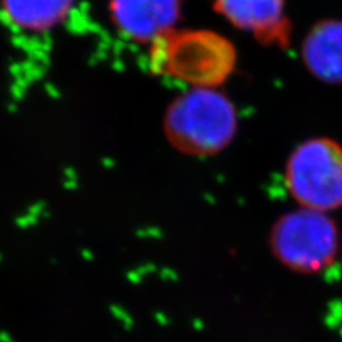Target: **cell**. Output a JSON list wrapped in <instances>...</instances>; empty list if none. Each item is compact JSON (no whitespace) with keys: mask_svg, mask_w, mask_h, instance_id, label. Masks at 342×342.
Here are the masks:
<instances>
[{"mask_svg":"<svg viewBox=\"0 0 342 342\" xmlns=\"http://www.w3.org/2000/svg\"><path fill=\"white\" fill-rule=\"evenodd\" d=\"M285 186L303 209L326 212L342 207V147L329 138L300 144L285 166Z\"/></svg>","mask_w":342,"mask_h":342,"instance_id":"277c9868","label":"cell"},{"mask_svg":"<svg viewBox=\"0 0 342 342\" xmlns=\"http://www.w3.org/2000/svg\"><path fill=\"white\" fill-rule=\"evenodd\" d=\"M212 3L232 26L263 40L277 38L285 29V0H212Z\"/></svg>","mask_w":342,"mask_h":342,"instance_id":"8992f818","label":"cell"},{"mask_svg":"<svg viewBox=\"0 0 342 342\" xmlns=\"http://www.w3.org/2000/svg\"><path fill=\"white\" fill-rule=\"evenodd\" d=\"M75 0H0V7L15 26L30 32L52 29L66 18Z\"/></svg>","mask_w":342,"mask_h":342,"instance_id":"ba28073f","label":"cell"},{"mask_svg":"<svg viewBox=\"0 0 342 342\" xmlns=\"http://www.w3.org/2000/svg\"><path fill=\"white\" fill-rule=\"evenodd\" d=\"M231 41L211 30H172L152 43V67L161 76L190 84L192 89H215L235 67Z\"/></svg>","mask_w":342,"mask_h":342,"instance_id":"6da1fadb","label":"cell"},{"mask_svg":"<svg viewBox=\"0 0 342 342\" xmlns=\"http://www.w3.org/2000/svg\"><path fill=\"white\" fill-rule=\"evenodd\" d=\"M164 130L180 152L211 155L234 138L237 112L228 97L215 89H191L170 104Z\"/></svg>","mask_w":342,"mask_h":342,"instance_id":"7a4b0ae2","label":"cell"},{"mask_svg":"<svg viewBox=\"0 0 342 342\" xmlns=\"http://www.w3.org/2000/svg\"><path fill=\"white\" fill-rule=\"evenodd\" d=\"M269 244L275 258L286 268L300 274H315L335 260L340 237L326 212L301 207L274 224Z\"/></svg>","mask_w":342,"mask_h":342,"instance_id":"3957f363","label":"cell"},{"mask_svg":"<svg viewBox=\"0 0 342 342\" xmlns=\"http://www.w3.org/2000/svg\"><path fill=\"white\" fill-rule=\"evenodd\" d=\"M306 69L323 81L342 83V20L315 24L303 43Z\"/></svg>","mask_w":342,"mask_h":342,"instance_id":"52a82bcc","label":"cell"},{"mask_svg":"<svg viewBox=\"0 0 342 342\" xmlns=\"http://www.w3.org/2000/svg\"><path fill=\"white\" fill-rule=\"evenodd\" d=\"M115 27L127 38L150 41L174 30L181 0H110Z\"/></svg>","mask_w":342,"mask_h":342,"instance_id":"5b68a950","label":"cell"}]
</instances>
